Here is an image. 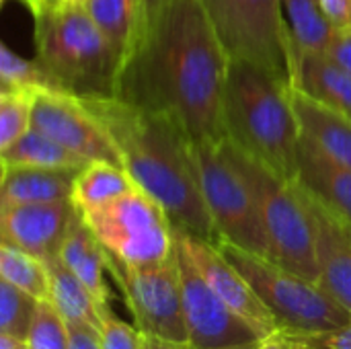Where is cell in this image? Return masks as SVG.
<instances>
[{"label":"cell","mask_w":351,"mask_h":349,"mask_svg":"<svg viewBox=\"0 0 351 349\" xmlns=\"http://www.w3.org/2000/svg\"><path fill=\"white\" fill-rule=\"evenodd\" d=\"M228 60L199 0H165L123 62L117 99L171 117L191 142L224 140Z\"/></svg>","instance_id":"obj_1"},{"label":"cell","mask_w":351,"mask_h":349,"mask_svg":"<svg viewBox=\"0 0 351 349\" xmlns=\"http://www.w3.org/2000/svg\"><path fill=\"white\" fill-rule=\"evenodd\" d=\"M82 101L111 134L123 169L165 208L175 230L218 243L220 237L197 183L191 140L183 128L167 115L134 107L117 97Z\"/></svg>","instance_id":"obj_2"},{"label":"cell","mask_w":351,"mask_h":349,"mask_svg":"<svg viewBox=\"0 0 351 349\" xmlns=\"http://www.w3.org/2000/svg\"><path fill=\"white\" fill-rule=\"evenodd\" d=\"M222 121L226 138L234 146L296 181L302 130L292 103L290 80L253 60L230 58Z\"/></svg>","instance_id":"obj_3"},{"label":"cell","mask_w":351,"mask_h":349,"mask_svg":"<svg viewBox=\"0 0 351 349\" xmlns=\"http://www.w3.org/2000/svg\"><path fill=\"white\" fill-rule=\"evenodd\" d=\"M35 49L60 91L80 99L117 97L123 60L80 2H62L35 16Z\"/></svg>","instance_id":"obj_4"},{"label":"cell","mask_w":351,"mask_h":349,"mask_svg":"<svg viewBox=\"0 0 351 349\" xmlns=\"http://www.w3.org/2000/svg\"><path fill=\"white\" fill-rule=\"evenodd\" d=\"M226 152L251 187L267 239V259L302 278L319 282L317 224L306 191L224 140Z\"/></svg>","instance_id":"obj_5"},{"label":"cell","mask_w":351,"mask_h":349,"mask_svg":"<svg viewBox=\"0 0 351 349\" xmlns=\"http://www.w3.org/2000/svg\"><path fill=\"white\" fill-rule=\"evenodd\" d=\"M216 245L251 282L276 317L278 327L294 333H315L351 321L350 311L341 306L321 282L288 272L267 257L249 253L226 241H218Z\"/></svg>","instance_id":"obj_6"},{"label":"cell","mask_w":351,"mask_h":349,"mask_svg":"<svg viewBox=\"0 0 351 349\" xmlns=\"http://www.w3.org/2000/svg\"><path fill=\"white\" fill-rule=\"evenodd\" d=\"M224 140L191 142L193 167L206 208L220 241L267 257L269 249L255 195L232 165Z\"/></svg>","instance_id":"obj_7"},{"label":"cell","mask_w":351,"mask_h":349,"mask_svg":"<svg viewBox=\"0 0 351 349\" xmlns=\"http://www.w3.org/2000/svg\"><path fill=\"white\" fill-rule=\"evenodd\" d=\"M80 214L105 251L128 265H152L175 255L171 218L138 185L117 200Z\"/></svg>","instance_id":"obj_8"},{"label":"cell","mask_w":351,"mask_h":349,"mask_svg":"<svg viewBox=\"0 0 351 349\" xmlns=\"http://www.w3.org/2000/svg\"><path fill=\"white\" fill-rule=\"evenodd\" d=\"M228 58L263 64L292 82V41L282 0H199Z\"/></svg>","instance_id":"obj_9"},{"label":"cell","mask_w":351,"mask_h":349,"mask_svg":"<svg viewBox=\"0 0 351 349\" xmlns=\"http://www.w3.org/2000/svg\"><path fill=\"white\" fill-rule=\"evenodd\" d=\"M107 272L142 333L189 341L177 255L152 265H128L107 253Z\"/></svg>","instance_id":"obj_10"},{"label":"cell","mask_w":351,"mask_h":349,"mask_svg":"<svg viewBox=\"0 0 351 349\" xmlns=\"http://www.w3.org/2000/svg\"><path fill=\"white\" fill-rule=\"evenodd\" d=\"M175 255L181 280L183 315L189 344L195 349H218L261 339L255 329L245 323L206 282L189 259L187 251L175 234Z\"/></svg>","instance_id":"obj_11"},{"label":"cell","mask_w":351,"mask_h":349,"mask_svg":"<svg viewBox=\"0 0 351 349\" xmlns=\"http://www.w3.org/2000/svg\"><path fill=\"white\" fill-rule=\"evenodd\" d=\"M31 128L53 138L88 163L107 160L121 165L111 134L80 97L64 91H39L35 95Z\"/></svg>","instance_id":"obj_12"},{"label":"cell","mask_w":351,"mask_h":349,"mask_svg":"<svg viewBox=\"0 0 351 349\" xmlns=\"http://www.w3.org/2000/svg\"><path fill=\"white\" fill-rule=\"evenodd\" d=\"M179 243L187 251L193 265L214 288V292L245 321L249 323L259 337L278 329V321L265 302L259 298L251 282L239 272V267L228 261V257L218 249L216 243L202 241L197 237L175 230Z\"/></svg>","instance_id":"obj_13"},{"label":"cell","mask_w":351,"mask_h":349,"mask_svg":"<svg viewBox=\"0 0 351 349\" xmlns=\"http://www.w3.org/2000/svg\"><path fill=\"white\" fill-rule=\"evenodd\" d=\"M78 214L80 210L72 200L43 204L0 202V241L12 243L43 261L58 259Z\"/></svg>","instance_id":"obj_14"},{"label":"cell","mask_w":351,"mask_h":349,"mask_svg":"<svg viewBox=\"0 0 351 349\" xmlns=\"http://www.w3.org/2000/svg\"><path fill=\"white\" fill-rule=\"evenodd\" d=\"M296 183L323 208L351 224V169L335 163L304 134L298 142Z\"/></svg>","instance_id":"obj_15"},{"label":"cell","mask_w":351,"mask_h":349,"mask_svg":"<svg viewBox=\"0 0 351 349\" xmlns=\"http://www.w3.org/2000/svg\"><path fill=\"white\" fill-rule=\"evenodd\" d=\"M308 195V193H306ZM317 224L319 282L351 313V232L350 226L308 195Z\"/></svg>","instance_id":"obj_16"},{"label":"cell","mask_w":351,"mask_h":349,"mask_svg":"<svg viewBox=\"0 0 351 349\" xmlns=\"http://www.w3.org/2000/svg\"><path fill=\"white\" fill-rule=\"evenodd\" d=\"M97 298L101 313L111 309V288L105 280L107 272V251L90 230L82 214H78L66 234V241L58 257Z\"/></svg>","instance_id":"obj_17"},{"label":"cell","mask_w":351,"mask_h":349,"mask_svg":"<svg viewBox=\"0 0 351 349\" xmlns=\"http://www.w3.org/2000/svg\"><path fill=\"white\" fill-rule=\"evenodd\" d=\"M292 86L351 119V72L325 53H296Z\"/></svg>","instance_id":"obj_18"},{"label":"cell","mask_w":351,"mask_h":349,"mask_svg":"<svg viewBox=\"0 0 351 349\" xmlns=\"http://www.w3.org/2000/svg\"><path fill=\"white\" fill-rule=\"evenodd\" d=\"M82 169L2 167L0 200L12 204H43L72 200L74 183Z\"/></svg>","instance_id":"obj_19"},{"label":"cell","mask_w":351,"mask_h":349,"mask_svg":"<svg viewBox=\"0 0 351 349\" xmlns=\"http://www.w3.org/2000/svg\"><path fill=\"white\" fill-rule=\"evenodd\" d=\"M292 103L300 121V130L327 156L341 167L351 169V119L317 103L308 95L292 86Z\"/></svg>","instance_id":"obj_20"},{"label":"cell","mask_w":351,"mask_h":349,"mask_svg":"<svg viewBox=\"0 0 351 349\" xmlns=\"http://www.w3.org/2000/svg\"><path fill=\"white\" fill-rule=\"evenodd\" d=\"M286 27L296 53H325L337 27L327 16L321 0H282Z\"/></svg>","instance_id":"obj_21"},{"label":"cell","mask_w":351,"mask_h":349,"mask_svg":"<svg viewBox=\"0 0 351 349\" xmlns=\"http://www.w3.org/2000/svg\"><path fill=\"white\" fill-rule=\"evenodd\" d=\"M80 4L125 62L142 31V0H80Z\"/></svg>","instance_id":"obj_22"},{"label":"cell","mask_w":351,"mask_h":349,"mask_svg":"<svg viewBox=\"0 0 351 349\" xmlns=\"http://www.w3.org/2000/svg\"><path fill=\"white\" fill-rule=\"evenodd\" d=\"M49 272V302L66 323L101 327V304L93 292L60 261H45Z\"/></svg>","instance_id":"obj_23"},{"label":"cell","mask_w":351,"mask_h":349,"mask_svg":"<svg viewBox=\"0 0 351 349\" xmlns=\"http://www.w3.org/2000/svg\"><path fill=\"white\" fill-rule=\"evenodd\" d=\"M2 167H33V169H82L86 158L62 146L43 132L31 128L14 144L0 150Z\"/></svg>","instance_id":"obj_24"},{"label":"cell","mask_w":351,"mask_h":349,"mask_svg":"<svg viewBox=\"0 0 351 349\" xmlns=\"http://www.w3.org/2000/svg\"><path fill=\"white\" fill-rule=\"evenodd\" d=\"M134 187V179L121 165L93 160L78 173L72 202L80 212H90L117 200Z\"/></svg>","instance_id":"obj_25"},{"label":"cell","mask_w":351,"mask_h":349,"mask_svg":"<svg viewBox=\"0 0 351 349\" xmlns=\"http://www.w3.org/2000/svg\"><path fill=\"white\" fill-rule=\"evenodd\" d=\"M0 280L25 290L37 300H49L47 263L6 241H0Z\"/></svg>","instance_id":"obj_26"},{"label":"cell","mask_w":351,"mask_h":349,"mask_svg":"<svg viewBox=\"0 0 351 349\" xmlns=\"http://www.w3.org/2000/svg\"><path fill=\"white\" fill-rule=\"evenodd\" d=\"M0 82L2 91H60L53 76L35 60L14 53L8 45H0Z\"/></svg>","instance_id":"obj_27"},{"label":"cell","mask_w":351,"mask_h":349,"mask_svg":"<svg viewBox=\"0 0 351 349\" xmlns=\"http://www.w3.org/2000/svg\"><path fill=\"white\" fill-rule=\"evenodd\" d=\"M39 302L25 290L0 280V331L27 339Z\"/></svg>","instance_id":"obj_28"},{"label":"cell","mask_w":351,"mask_h":349,"mask_svg":"<svg viewBox=\"0 0 351 349\" xmlns=\"http://www.w3.org/2000/svg\"><path fill=\"white\" fill-rule=\"evenodd\" d=\"M33 91H2L0 95V150L14 144L27 130H31Z\"/></svg>","instance_id":"obj_29"},{"label":"cell","mask_w":351,"mask_h":349,"mask_svg":"<svg viewBox=\"0 0 351 349\" xmlns=\"http://www.w3.org/2000/svg\"><path fill=\"white\" fill-rule=\"evenodd\" d=\"M29 349H68L66 321L49 300H41L27 333Z\"/></svg>","instance_id":"obj_30"},{"label":"cell","mask_w":351,"mask_h":349,"mask_svg":"<svg viewBox=\"0 0 351 349\" xmlns=\"http://www.w3.org/2000/svg\"><path fill=\"white\" fill-rule=\"evenodd\" d=\"M101 349H144V333L125 321H121L113 309L101 313L99 327Z\"/></svg>","instance_id":"obj_31"},{"label":"cell","mask_w":351,"mask_h":349,"mask_svg":"<svg viewBox=\"0 0 351 349\" xmlns=\"http://www.w3.org/2000/svg\"><path fill=\"white\" fill-rule=\"evenodd\" d=\"M304 349H351V321L315 333H298Z\"/></svg>","instance_id":"obj_32"},{"label":"cell","mask_w":351,"mask_h":349,"mask_svg":"<svg viewBox=\"0 0 351 349\" xmlns=\"http://www.w3.org/2000/svg\"><path fill=\"white\" fill-rule=\"evenodd\" d=\"M66 329H68V349H101L97 327L66 323Z\"/></svg>","instance_id":"obj_33"},{"label":"cell","mask_w":351,"mask_h":349,"mask_svg":"<svg viewBox=\"0 0 351 349\" xmlns=\"http://www.w3.org/2000/svg\"><path fill=\"white\" fill-rule=\"evenodd\" d=\"M325 56L351 72V27L350 29H337L335 31Z\"/></svg>","instance_id":"obj_34"},{"label":"cell","mask_w":351,"mask_h":349,"mask_svg":"<svg viewBox=\"0 0 351 349\" xmlns=\"http://www.w3.org/2000/svg\"><path fill=\"white\" fill-rule=\"evenodd\" d=\"M259 349H304L298 333L278 327L276 331L267 333L259 339Z\"/></svg>","instance_id":"obj_35"},{"label":"cell","mask_w":351,"mask_h":349,"mask_svg":"<svg viewBox=\"0 0 351 349\" xmlns=\"http://www.w3.org/2000/svg\"><path fill=\"white\" fill-rule=\"evenodd\" d=\"M327 16L337 29L351 27V0H321Z\"/></svg>","instance_id":"obj_36"},{"label":"cell","mask_w":351,"mask_h":349,"mask_svg":"<svg viewBox=\"0 0 351 349\" xmlns=\"http://www.w3.org/2000/svg\"><path fill=\"white\" fill-rule=\"evenodd\" d=\"M144 349H195L189 341L179 339H167L158 335H146L144 333Z\"/></svg>","instance_id":"obj_37"},{"label":"cell","mask_w":351,"mask_h":349,"mask_svg":"<svg viewBox=\"0 0 351 349\" xmlns=\"http://www.w3.org/2000/svg\"><path fill=\"white\" fill-rule=\"evenodd\" d=\"M0 349H29V348H27V339H25V337H16V335L2 333V331H0Z\"/></svg>","instance_id":"obj_38"},{"label":"cell","mask_w":351,"mask_h":349,"mask_svg":"<svg viewBox=\"0 0 351 349\" xmlns=\"http://www.w3.org/2000/svg\"><path fill=\"white\" fill-rule=\"evenodd\" d=\"M165 0H142V12H144V19H142V29L150 23V19L158 12V8L162 6ZM142 33V31H140Z\"/></svg>","instance_id":"obj_39"},{"label":"cell","mask_w":351,"mask_h":349,"mask_svg":"<svg viewBox=\"0 0 351 349\" xmlns=\"http://www.w3.org/2000/svg\"><path fill=\"white\" fill-rule=\"evenodd\" d=\"M23 2H25V4H27V8L33 12V16H37V14L43 10V6H45V4H43V0H23Z\"/></svg>","instance_id":"obj_40"},{"label":"cell","mask_w":351,"mask_h":349,"mask_svg":"<svg viewBox=\"0 0 351 349\" xmlns=\"http://www.w3.org/2000/svg\"><path fill=\"white\" fill-rule=\"evenodd\" d=\"M218 349H259V339L255 341H247V344H237V346H226V348Z\"/></svg>","instance_id":"obj_41"},{"label":"cell","mask_w":351,"mask_h":349,"mask_svg":"<svg viewBox=\"0 0 351 349\" xmlns=\"http://www.w3.org/2000/svg\"><path fill=\"white\" fill-rule=\"evenodd\" d=\"M62 2H66V0H43V8H49V6H58V4H62Z\"/></svg>","instance_id":"obj_42"},{"label":"cell","mask_w":351,"mask_h":349,"mask_svg":"<svg viewBox=\"0 0 351 349\" xmlns=\"http://www.w3.org/2000/svg\"><path fill=\"white\" fill-rule=\"evenodd\" d=\"M66 2H78V0H66Z\"/></svg>","instance_id":"obj_43"},{"label":"cell","mask_w":351,"mask_h":349,"mask_svg":"<svg viewBox=\"0 0 351 349\" xmlns=\"http://www.w3.org/2000/svg\"><path fill=\"white\" fill-rule=\"evenodd\" d=\"M348 226H350V232H351V224H348Z\"/></svg>","instance_id":"obj_44"},{"label":"cell","mask_w":351,"mask_h":349,"mask_svg":"<svg viewBox=\"0 0 351 349\" xmlns=\"http://www.w3.org/2000/svg\"><path fill=\"white\" fill-rule=\"evenodd\" d=\"M78 2H80V0H78Z\"/></svg>","instance_id":"obj_45"}]
</instances>
